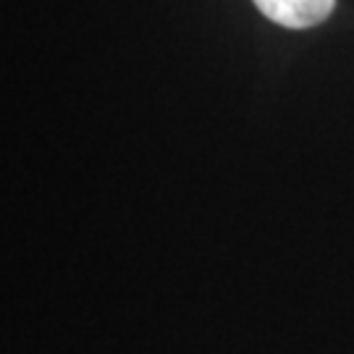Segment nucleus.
<instances>
[{"label": "nucleus", "instance_id": "f257e3e1", "mask_svg": "<svg viewBox=\"0 0 354 354\" xmlns=\"http://www.w3.org/2000/svg\"><path fill=\"white\" fill-rule=\"evenodd\" d=\"M266 19L289 29H310L328 19L336 0H252Z\"/></svg>", "mask_w": 354, "mask_h": 354}]
</instances>
